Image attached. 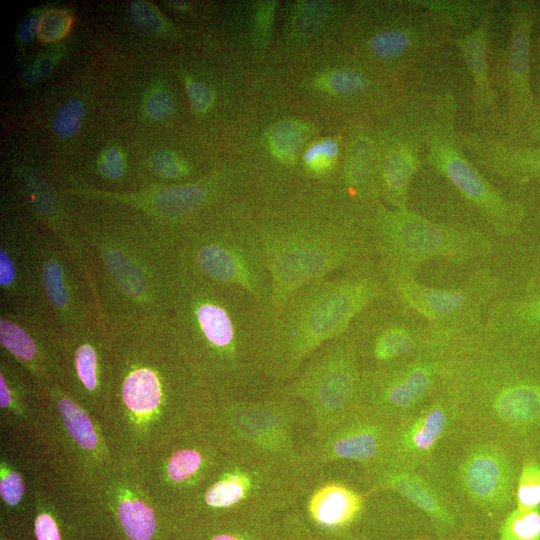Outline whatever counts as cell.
Here are the masks:
<instances>
[{"mask_svg": "<svg viewBox=\"0 0 540 540\" xmlns=\"http://www.w3.org/2000/svg\"><path fill=\"white\" fill-rule=\"evenodd\" d=\"M457 412L454 399L442 387L419 414H411L393 424L388 451L381 461L412 468L413 463L431 454L447 430L451 415Z\"/></svg>", "mask_w": 540, "mask_h": 540, "instance_id": "obj_25", "label": "cell"}, {"mask_svg": "<svg viewBox=\"0 0 540 540\" xmlns=\"http://www.w3.org/2000/svg\"><path fill=\"white\" fill-rule=\"evenodd\" d=\"M281 516H224L179 521L174 540H275Z\"/></svg>", "mask_w": 540, "mask_h": 540, "instance_id": "obj_30", "label": "cell"}, {"mask_svg": "<svg viewBox=\"0 0 540 540\" xmlns=\"http://www.w3.org/2000/svg\"><path fill=\"white\" fill-rule=\"evenodd\" d=\"M393 424L360 405L313 438L306 461L316 472L339 461H354L364 469L370 468L386 456Z\"/></svg>", "mask_w": 540, "mask_h": 540, "instance_id": "obj_20", "label": "cell"}, {"mask_svg": "<svg viewBox=\"0 0 540 540\" xmlns=\"http://www.w3.org/2000/svg\"><path fill=\"white\" fill-rule=\"evenodd\" d=\"M270 144L281 160L292 162L302 144L300 127L290 121L277 124L270 133Z\"/></svg>", "mask_w": 540, "mask_h": 540, "instance_id": "obj_36", "label": "cell"}, {"mask_svg": "<svg viewBox=\"0 0 540 540\" xmlns=\"http://www.w3.org/2000/svg\"><path fill=\"white\" fill-rule=\"evenodd\" d=\"M1 540H12V539H9V538H7V537L2 536V537H1Z\"/></svg>", "mask_w": 540, "mask_h": 540, "instance_id": "obj_56", "label": "cell"}, {"mask_svg": "<svg viewBox=\"0 0 540 540\" xmlns=\"http://www.w3.org/2000/svg\"><path fill=\"white\" fill-rule=\"evenodd\" d=\"M444 341L408 361L363 371L360 405L393 423L415 412L443 387Z\"/></svg>", "mask_w": 540, "mask_h": 540, "instance_id": "obj_16", "label": "cell"}, {"mask_svg": "<svg viewBox=\"0 0 540 540\" xmlns=\"http://www.w3.org/2000/svg\"><path fill=\"white\" fill-rule=\"evenodd\" d=\"M362 374L353 340L345 332L320 346L281 386L304 404L315 437L360 406Z\"/></svg>", "mask_w": 540, "mask_h": 540, "instance_id": "obj_13", "label": "cell"}, {"mask_svg": "<svg viewBox=\"0 0 540 540\" xmlns=\"http://www.w3.org/2000/svg\"><path fill=\"white\" fill-rule=\"evenodd\" d=\"M41 17L30 15L26 17L19 26L18 34L23 41H28L39 32Z\"/></svg>", "mask_w": 540, "mask_h": 540, "instance_id": "obj_52", "label": "cell"}, {"mask_svg": "<svg viewBox=\"0 0 540 540\" xmlns=\"http://www.w3.org/2000/svg\"><path fill=\"white\" fill-rule=\"evenodd\" d=\"M501 540H540V506L513 510L503 523Z\"/></svg>", "mask_w": 540, "mask_h": 540, "instance_id": "obj_34", "label": "cell"}, {"mask_svg": "<svg viewBox=\"0 0 540 540\" xmlns=\"http://www.w3.org/2000/svg\"><path fill=\"white\" fill-rule=\"evenodd\" d=\"M89 492L110 511L127 540H154L161 531L176 533L161 528V523L177 521L154 497L135 458L117 455Z\"/></svg>", "mask_w": 540, "mask_h": 540, "instance_id": "obj_18", "label": "cell"}, {"mask_svg": "<svg viewBox=\"0 0 540 540\" xmlns=\"http://www.w3.org/2000/svg\"><path fill=\"white\" fill-rule=\"evenodd\" d=\"M100 319L169 316L181 274L178 242L156 222L105 217L75 224Z\"/></svg>", "mask_w": 540, "mask_h": 540, "instance_id": "obj_3", "label": "cell"}, {"mask_svg": "<svg viewBox=\"0 0 540 540\" xmlns=\"http://www.w3.org/2000/svg\"><path fill=\"white\" fill-rule=\"evenodd\" d=\"M40 288L43 306L61 331L100 319L82 263L44 230L40 242Z\"/></svg>", "mask_w": 540, "mask_h": 540, "instance_id": "obj_19", "label": "cell"}, {"mask_svg": "<svg viewBox=\"0 0 540 540\" xmlns=\"http://www.w3.org/2000/svg\"><path fill=\"white\" fill-rule=\"evenodd\" d=\"M317 473L306 462L225 448L216 471L177 522L281 516L299 504Z\"/></svg>", "mask_w": 540, "mask_h": 540, "instance_id": "obj_7", "label": "cell"}, {"mask_svg": "<svg viewBox=\"0 0 540 540\" xmlns=\"http://www.w3.org/2000/svg\"><path fill=\"white\" fill-rule=\"evenodd\" d=\"M224 453L211 421L171 437L137 460L152 494L177 521L210 480Z\"/></svg>", "mask_w": 540, "mask_h": 540, "instance_id": "obj_11", "label": "cell"}, {"mask_svg": "<svg viewBox=\"0 0 540 540\" xmlns=\"http://www.w3.org/2000/svg\"><path fill=\"white\" fill-rule=\"evenodd\" d=\"M368 84L366 77L353 69H342L328 78L327 85L337 94L351 95L363 91Z\"/></svg>", "mask_w": 540, "mask_h": 540, "instance_id": "obj_44", "label": "cell"}, {"mask_svg": "<svg viewBox=\"0 0 540 540\" xmlns=\"http://www.w3.org/2000/svg\"><path fill=\"white\" fill-rule=\"evenodd\" d=\"M98 172L109 181H120L125 174V162L122 153L117 148L106 150L97 165Z\"/></svg>", "mask_w": 540, "mask_h": 540, "instance_id": "obj_49", "label": "cell"}, {"mask_svg": "<svg viewBox=\"0 0 540 540\" xmlns=\"http://www.w3.org/2000/svg\"><path fill=\"white\" fill-rule=\"evenodd\" d=\"M51 67L50 59H40L35 62L31 67L25 72V79L29 82H33L40 77L44 76Z\"/></svg>", "mask_w": 540, "mask_h": 540, "instance_id": "obj_53", "label": "cell"}, {"mask_svg": "<svg viewBox=\"0 0 540 540\" xmlns=\"http://www.w3.org/2000/svg\"><path fill=\"white\" fill-rule=\"evenodd\" d=\"M84 117V106L76 99L64 103L58 110L53 127L60 137H70L77 132Z\"/></svg>", "mask_w": 540, "mask_h": 540, "instance_id": "obj_41", "label": "cell"}, {"mask_svg": "<svg viewBox=\"0 0 540 540\" xmlns=\"http://www.w3.org/2000/svg\"><path fill=\"white\" fill-rule=\"evenodd\" d=\"M265 313L246 291L181 271L168 317L184 358L217 399L272 386L262 358Z\"/></svg>", "mask_w": 540, "mask_h": 540, "instance_id": "obj_2", "label": "cell"}, {"mask_svg": "<svg viewBox=\"0 0 540 540\" xmlns=\"http://www.w3.org/2000/svg\"><path fill=\"white\" fill-rule=\"evenodd\" d=\"M187 94L193 108L198 112L207 111L213 101V93L211 89L198 81H187Z\"/></svg>", "mask_w": 540, "mask_h": 540, "instance_id": "obj_50", "label": "cell"}, {"mask_svg": "<svg viewBox=\"0 0 540 540\" xmlns=\"http://www.w3.org/2000/svg\"><path fill=\"white\" fill-rule=\"evenodd\" d=\"M410 36L397 29L385 30L374 35L369 47L381 59H393L404 54L411 46Z\"/></svg>", "mask_w": 540, "mask_h": 540, "instance_id": "obj_38", "label": "cell"}, {"mask_svg": "<svg viewBox=\"0 0 540 540\" xmlns=\"http://www.w3.org/2000/svg\"><path fill=\"white\" fill-rule=\"evenodd\" d=\"M181 271L209 282L235 286L270 309L272 280L255 220H209L179 241Z\"/></svg>", "mask_w": 540, "mask_h": 540, "instance_id": "obj_10", "label": "cell"}, {"mask_svg": "<svg viewBox=\"0 0 540 540\" xmlns=\"http://www.w3.org/2000/svg\"><path fill=\"white\" fill-rule=\"evenodd\" d=\"M42 230L5 226L0 238V309H44L40 288Z\"/></svg>", "mask_w": 540, "mask_h": 540, "instance_id": "obj_22", "label": "cell"}, {"mask_svg": "<svg viewBox=\"0 0 540 540\" xmlns=\"http://www.w3.org/2000/svg\"><path fill=\"white\" fill-rule=\"evenodd\" d=\"M107 327L112 379L101 421L117 455L140 459L212 421L218 399L184 358L168 316Z\"/></svg>", "mask_w": 540, "mask_h": 540, "instance_id": "obj_1", "label": "cell"}, {"mask_svg": "<svg viewBox=\"0 0 540 540\" xmlns=\"http://www.w3.org/2000/svg\"><path fill=\"white\" fill-rule=\"evenodd\" d=\"M461 478L465 491L484 504L506 503L516 488L510 462L503 451L494 446L473 450L463 463Z\"/></svg>", "mask_w": 540, "mask_h": 540, "instance_id": "obj_28", "label": "cell"}, {"mask_svg": "<svg viewBox=\"0 0 540 540\" xmlns=\"http://www.w3.org/2000/svg\"><path fill=\"white\" fill-rule=\"evenodd\" d=\"M382 274L387 294L422 317L442 338L482 327L490 306L509 291L502 278L487 268L476 269L463 284L450 289L428 286L415 276Z\"/></svg>", "mask_w": 540, "mask_h": 540, "instance_id": "obj_12", "label": "cell"}, {"mask_svg": "<svg viewBox=\"0 0 540 540\" xmlns=\"http://www.w3.org/2000/svg\"><path fill=\"white\" fill-rule=\"evenodd\" d=\"M528 54V33L520 28L513 36L509 54V71L513 83L527 80Z\"/></svg>", "mask_w": 540, "mask_h": 540, "instance_id": "obj_40", "label": "cell"}, {"mask_svg": "<svg viewBox=\"0 0 540 540\" xmlns=\"http://www.w3.org/2000/svg\"><path fill=\"white\" fill-rule=\"evenodd\" d=\"M329 540H370L366 535H349Z\"/></svg>", "mask_w": 540, "mask_h": 540, "instance_id": "obj_54", "label": "cell"}, {"mask_svg": "<svg viewBox=\"0 0 540 540\" xmlns=\"http://www.w3.org/2000/svg\"><path fill=\"white\" fill-rule=\"evenodd\" d=\"M25 481L22 472L11 460L2 456L0 460V498L10 510L17 509L25 497Z\"/></svg>", "mask_w": 540, "mask_h": 540, "instance_id": "obj_35", "label": "cell"}, {"mask_svg": "<svg viewBox=\"0 0 540 540\" xmlns=\"http://www.w3.org/2000/svg\"><path fill=\"white\" fill-rule=\"evenodd\" d=\"M38 385L39 410L50 434L88 491L113 465L117 454L101 418L75 399L60 382Z\"/></svg>", "mask_w": 540, "mask_h": 540, "instance_id": "obj_14", "label": "cell"}, {"mask_svg": "<svg viewBox=\"0 0 540 540\" xmlns=\"http://www.w3.org/2000/svg\"><path fill=\"white\" fill-rule=\"evenodd\" d=\"M34 532L37 540H62L55 507L43 491L35 494Z\"/></svg>", "mask_w": 540, "mask_h": 540, "instance_id": "obj_37", "label": "cell"}, {"mask_svg": "<svg viewBox=\"0 0 540 540\" xmlns=\"http://www.w3.org/2000/svg\"><path fill=\"white\" fill-rule=\"evenodd\" d=\"M443 388L458 413H480L519 434L540 426V349L497 337L483 326L444 342Z\"/></svg>", "mask_w": 540, "mask_h": 540, "instance_id": "obj_4", "label": "cell"}, {"mask_svg": "<svg viewBox=\"0 0 540 540\" xmlns=\"http://www.w3.org/2000/svg\"><path fill=\"white\" fill-rule=\"evenodd\" d=\"M417 164L416 157L407 148L393 151L383 162L378 190L395 209L407 208L409 185Z\"/></svg>", "mask_w": 540, "mask_h": 540, "instance_id": "obj_32", "label": "cell"}, {"mask_svg": "<svg viewBox=\"0 0 540 540\" xmlns=\"http://www.w3.org/2000/svg\"><path fill=\"white\" fill-rule=\"evenodd\" d=\"M212 424L227 449L306 463L314 437L304 404L277 385L218 399Z\"/></svg>", "mask_w": 540, "mask_h": 540, "instance_id": "obj_9", "label": "cell"}, {"mask_svg": "<svg viewBox=\"0 0 540 540\" xmlns=\"http://www.w3.org/2000/svg\"><path fill=\"white\" fill-rule=\"evenodd\" d=\"M518 510L540 506V458H527L521 468L516 485Z\"/></svg>", "mask_w": 540, "mask_h": 540, "instance_id": "obj_33", "label": "cell"}, {"mask_svg": "<svg viewBox=\"0 0 540 540\" xmlns=\"http://www.w3.org/2000/svg\"><path fill=\"white\" fill-rule=\"evenodd\" d=\"M151 169L163 179H180L188 175L187 166L169 151H158L150 159Z\"/></svg>", "mask_w": 540, "mask_h": 540, "instance_id": "obj_45", "label": "cell"}, {"mask_svg": "<svg viewBox=\"0 0 540 540\" xmlns=\"http://www.w3.org/2000/svg\"><path fill=\"white\" fill-rule=\"evenodd\" d=\"M347 332L363 371L408 361L444 339L422 317L388 294L363 309Z\"/></svg>", "mask_w": 540, "mask_h": 540, "instance_id": "obj_15", "label": "cell"}, {"mask_svg": "<svg viewBox=\"0 0 540 540\" xmlns=\"http://www.w3.org/2000/svg\"><path fill=\"white\" fill-rule=\"evenodd\" d=\"M59 367L60 384L101 418L112 379L109 330L101 319L62 331Z\"/></svg>", "mask_w": 540, "mask_h": 540, "instance_id": "obj_17", "label": "cell"}, {"mask_svg": "<svg viewBox=\"0 0 540 540\" xmlns=\"http://www.w3.org/2000/svg\"><path fill=\"white\" fill-rule=\"evenodd\" d=\"M128 13L132 22L145 32H158L164 24L157 10L145 1H133L129 4Z\"/></svg>", "mask_w": 540, "mask_h": 540, "instance_id": "obj_46", "label": "cell"}, {"mask_svg": "<svg viewBox=\"0 0 540 540\" xmlns=\"http://www.w3.org/2000/svg\"><path fill=\"white\" fill-rule=\"evenodd\" d=\"M294 510L314 540L364 535L356 530L365 510L364 498L340 480L315 479Z\"/></svg>", "mask_w": 540, "mask_h": 540, "instance_id": "obj_24", "label": "cell"}, {"mask_svg": "<svg viewBox=\"0 0 540 540\" xmlns=\"http://www.w3.org/2000/svg\"><path fill=\"white\" fill-rule=\"evenodd\" d=\"M272 280L268 311L301 286L377 260L367 217L339 212H267L255 221Z\"/></svg>", "mask_w": 540, "mask_h": 540, "instance_id": "obj_6", "label": "cell"}, {"mask_svg": "<svg viewBox=\"0 0 540 540\" xmlns=\"http://www.w3.org/2000/svg\"><path fill=\"white\" fill-rule=\"evenodd\" d=\"M387 294L377 260L313 280L265 313L264 372L272 385L289 382L320 346L349 329L369 304Z\"/></svg>", "mask_w": 540, "mask_h": 540, "instance_id": "obj_5", "label": "cell"}, {"mask_svg": "<svg viewBox=\"0 0 540 540\" xmlns=\"http://www.w3.org/2000/svg\"><path fill=\"white\" fill-rule=\"evenodd\" d=\"M381 272L417 277L427 261L444 259L467 265L494 251L490 238L478 228L436 223L405 209L382 206L367 217Z\"/></svg>", "mask_w": 540, "mask_h": 540, "instance_id": "obj_8", "label": "cell"}, {"mask_svg": "<svg viewBox=\"0 0 540 540\" xmlns=\"http://www.w3.org/2000/svg\"><path fill=\"white\" fill-rule=\"evenodd\" d=\"M483 328L492 335L540 349V287L514 289L496 299Z\"/></svg>", "mask_w": 540, "mask_h": 540, "instance_id": "obj_27", "label": "cell"}, {"mask_svg": "<svg viewBox=\"0 0 540 540\" xmlns=\"http://www.w3.org/2000/svg\"><path fill=\"white\" fill-rule=\"evenodd\" d=\"M17 181L25 202L46 227L44 231L61 241L82 262L75 225L65 218L63 206L55 188L43 176L30 168L19 170Z\"/></svg>", "mask_w": 540, "mask_h": 540, "instance_id": "obj_29", "label": "cell"}, {"mask_svg": "<svg viewBox=\"0 0 540 540\" xmlns=\"http://www.w3.org/2000/svg\"><path fill=\"white\" fill-rule=\"evenodd\" d=\"M147 113L150 117L162 120L169 117L174 111V101L172 97L165 92L153 94L147 101Z\"/></svg>", "mask_w": 540, "mask_h": 540, "instance_id": "obj_51", "label": "cell"}, {"mask_svg": "<svg viewBox=\"0 0 540 540\" xmlns=\"http://www.w3.org/2000/svg\"><path fill=\"white\" fill-rule=\"evenodd\" d=\"M338 152L337 142L326 139L312 144L305 151L303 161L311 174L315 176L324 175L332 168Z\"/></svg>", "mask_w": 540, "mask_h": 540, "instance_id": "obj_39", "label": "cell"}, {"mask_svg": "<svg viewBox=\"0 0 540 540\" xmlns=\"http://www.w3.org/2000/svg\"><path fill=\"white\" fill-rule=\"evenodd\" d=\"M275 540H314V538L293 508L281 516Z\"/></svg>", "mask_w": 540, "mask_h": 540, "instance_id": "obj_48", "label": "cell"}, {"mask_svg": "<svg viewBox=\"0 0 540 540\" xmlns=\"http://www.w3.org/2000/svg\"><path fill=\"white\" fill-rule=\"evenodd\" d=\"M114 198L138 205L179 245L186 234L200 225L198 218L214 200L215 190L208 183L196 182L167 185L135 196Z\"/></svg>", "mask_w": 540, "mask_h": 540, "instance_id": "obj_26", "label": "cell"}, {"mask_svg": "<svg viewBox=\"0 0 540 540\" xmlns=\"http://www.w3.org/2000/svg\"><path fill=\"white\" fill-rule=\"evenodd\" d=\"M540 287V231L529 245L525 254L520 282L516 289H531Z\"/></svg>", "mask_w": 540, "mask_h": 540, "instance_id": "obj_43", "label": "cell"}, {"mask_svg": "<svg viewBox=\"0 0 540 540\" xmlns=\"http://www.w3.org/2000/svg\"><path fill=\"white\" fill-rule=\"evenodd\" d=\"M466 61L481 87H486V56L482 33L477 32L464 41Z\"/></svg>", "mask_w": 540, "mask_h": 540, "instance_id": "obj_42", "label": "cell"}, {"mask_svg": "<svg viewBox=\"0 0 540 540\" xmlns=\"http://www.w3.org/2000/svg\"><path fill=\"white\" fill-rule=\"evenodd\" d=\"M433 163L445 178L483 216L494 233L502 238L520 234L525 212L491 185L464 157L441 146Z\"/></svg>", "mask_w": 540, "mask_h": 540, "instance_id": "obj_23", "label": "cell"}, {"mask_svg": "<svg viewBox=\"0 0 540 540\" xmlns=\"http://www.w3.org/2000/svg\"><path fill=\"white\" fill-rule=\"evenodd\" d=\"M0 409L6 417L33 423L39 411L38 385L12 358L0 352Z\"/></svg>", "mask_w": 540, "mask_h": 540, "instance_id": "obj_31", "label": "cell"}, {"mask_svg": "<svg viewBox=\"0 0 540 540\" xmlns=\"http://www.w3.org/2000/svg\"><path fill=\"white\" fill-rule=\"evenodd\" d=\"M62 331L44 309H0V347L37 384L59 382Z\"/></svg>", "mask_w": 540, "mask_h": 540, "instance_id": "obj_21", "label": "cell"}, {"mask_svg": "<svg viewBox=\"0 0 540 540\" xmlns=\"http://www.w3.org/2000/svg\"><path fill=\"white\" fill-rule=\"evenodd\" d=\"M71 19L67 12L54 10L47 12L42 18L39 35L43 41H56L65 36L69 30Z\"/></svg>", "mask_w": 540, "mask_h": 540, "instance_id": "obj_47", "label": "cell"}, {"mask_svg": "<svg viewBox=\"0 0 540 540\" xmlns=\"http://www.w3.org/2000/svg\"><path fill=\"white\" fill-rule=\"evenodd\" d=\"M172 6L174 7H179V8H183L184 7V2H179V1H172L170 2Z\"/></svg>", "mask_w": 540, "mask_h": 540, "instance_id": "obj_55", "label": "cell"}]
</instances>
